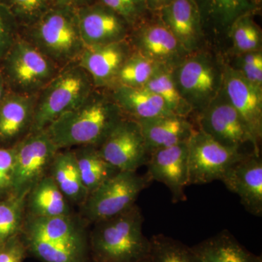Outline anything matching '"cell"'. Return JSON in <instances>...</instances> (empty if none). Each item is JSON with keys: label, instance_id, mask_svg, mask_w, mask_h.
<instances>
[{"label": "cell", "instance_id": "obj_44", "mask_svg": "<svg viewBox=\"0 0 262 262\" xmlns=\"http://www.w3.org/2000/svg\"><path fill=\"white\" fill-rule=\"evenodd\" d=\"M139 262H149V258H146V259L142 260V261H140Z\"/></svg>", "mask_w": 262, "mask_h": 262}, {"label": "cell", "instance_id": "obj_17", "mask_svg": "<svg viewBox=\"0 0 262 262\" xmlns=\"http://www.w3.org/2000/svg\"><path fill=\"white\" fill-rule=\"evenodd\" d=\"M221 182L237 194L245 209L262 215V160L260 152L250 153L226 172Z\"/></svg>", "mask_w": 262, "mask_h": 262}, {"label": "cell", "instance_id": "obj_39", "mask_svg": "<svg viewBox=\"0 0 262 262\" xmlns=\"http://www.w3.org/2000/svg\"><path fill=\"white\" fill-rule=\"evenodd\" d=\"M27 254V246L20 234L0 244V262H23Z\"/></svg>", "mask_w": 262, "mask_h": 262}, {"label": "cell", "instance_id": "obj_29", "mask_svg": "<svg viewBox=\"0 0 262 262\" xmlns=\"http://www.w3.org/2000/svg\"><path fill=\"white\" fill-rule=\"evenodd\" d=\"M149 239V262H203L192 247L177 239L163 234Z\"/></svg>", "mask_w": 262, "mask_h": 262}, {"label": "cell", "instance_id": "obj_24", "mask_svg": "<svg viewBox=\"0 0 262 262\" xmlns=\"http://www.w3.org/2000/svg\"><path fill=\"white\" fill-rule=\"evenodd\" d=\"M192 248L203 262H262L226 229Z\"/></svg>", "mask_w": 262, "mask_h": 262}, {"label": "cell", "instance_id": "obj_42", "mask_svg": "<svg viewBox=\"0 0 262 262\" xmlns=\"http://www.w3.org/2000/svg\"><path fill=\"white\" fill-rule=\"evenodd\" d=\"M8 93L6 84H5L4 77L2 73L1 69H0V102L5 97V95Z\"/></svg>", "mask_w": 262, "mask_h": 262}, {"label": "cell", "instance_id": "obj_20", "mask_svg": "<svg viewBox=\"0 0 262 262\" xmlns=\"http://www.w3.org/2000/svg\"><path fill=\"white\" fill-rule=\"evenodd\" d=\"M20 234L25 239L51 243L64 242L89 236L83 221L78 220L72 213L51 217L29 215L24 221Z\"/></svg>", "mask_w": 262, "mask_h": 262}, {"label": "cell", "instance_id": "obj_4", "mask_svg": "<svg viewBox=\"0 0 262 262\" xmlns=\"http://www.w3.org/2000/svg\"><path fill=\"white\" fill-rule=\"evenodd\" d=\"M94 89L91 77L77 62L61 68L37 94L31 133L46 130L63 114L78 106Z\"/></svg>", "mask_w": 262, "mask_h": 262}, {"label": "cell", "instance_id": "obj_40", "mask_svg": "<svg viewBox=\"0 0 262 262\" xmlns=\"http://www.w3.org/2000/svg\"><path fill=\"white\" fill-rule=\"evenodd\" d=\"M53 2L54 6L64 7L77 10L92 4L96 0H53Z\"/></svg>", "mask_w": 262, "mask_h": 262}, {"label": "cell", "instance_id": "obj_23", "mask_svg": "<svg viewBox=\"0 0 262 262\" xmlns=\"http://www.w3.org/2000/svg\"><path fill=\"white\" fill-rule=\"evenodd\" d=\"M48 175L51 176L66 199L72 204L82 206L89 193L82 184L80 171L72 149L57 151Z\"/></svg>", "mask_w": 262, "mask_h": 262}, {"label": "cell", "instance_id": "obj_32", "mask_svg": "<svg viewBox=\"0 0 262 262\" xmlns=\"http://www.w3.org/2000/svg\"><path fill=\"white\" fill-rule=\"evenodd\" d=\"M234 47L239 53L259 51L261 35L260 29L253 21L251 13L236 19L230 27Z\"/></svg>", "mask_w": 262, "mask_h": 262}, {"label": "cell", "instance_id": "obj_25", "mask_svg": "<svg viewBox=\"0 0 262 262\" xmlns=\"http://www.w3.org/2000/svg\"><path fill=\"white\" fill-rule=\"evenodd\" d=\"M29 215L51 217L72 214L70 203L51 176H46L31 189L26 200Z\"/></svg>", "mask_w": 262, "mask_h": 262}, {"label": "cell", "instance_id": "obj_22", "mask_svg": "<svg viewBox=\"0 0 262 262\" xmlns=\"http://www.w3.org/2000/svg\"><path fill=\"white\" fill-rule=\"evenodd\" d=\"M110 94L124 116L135 121L176 115L160 96L145 88L117 85L110 90Z\"/></svg>", "mask_w": 262, "mask_h": 262}, {"label": "cell", "instance_id": "obj_28", "mask_svg": "<svg viewBox=\"0 0 262 262\" xmlns=\"http://www.w3.org/2000/svg\"><path fill=\"white\" fill-rule=\"evenodd\" d=\"M172 70V67L160 66L143 88L160 96L174 115L187 117L192 111V108L177 89Z\"/></svg>", "mask_w": 262, "mask_h": 262}, {"label": "cell", "instance_id": "obj_27", "mask_svg": "<svg viewBox=\"0 0 262 262\" xmlns=\"http://www.w3.org/2000/svg\"><path fill=\"white\" fill-rule=\"evenodd\" d=\"M72 151L82 184L89 194L120 172L103 158L96 146H79Z\"/></svg>", "mask_w": 262, "mask_h": 262}, {"label": "cell", "instance_id": "obj_11", "mask_svg": "<svg viewBox=\"0 0 262 262\" xmlns=\"http://www.w3.org/2000/svg\"><path fill=\"white\" fill-rule=\"evenodd\" d=\"M98 149L103 158L119 171H137L149 158L139 123L126 117Z\"/></svg>", "mask_w": 262, "mask_h": 262}, {"label": "cell", "instance_id": "obj_1", "mask_svg": "<svg viewBox=\"0 0 262 262\" xmlns=\"http://www.w3.org/2000/svg\"><path fill=\"white\" fill-rule=\"evenodd\" d=\"M125 117L106 90L95 89L78 106L46 129L58 149L98 147Z\"/></svg>", "mask_w": 262, "mask_h": 262}, {"label": "cell", "instance_id": "obj_26", "mask_svg": "<svg viewBox=\"0 0 262 262\" xmlns=\"http://www.w3.org/2000/svg\"><path fill=\"white\" fill-rule=\"evenodd\" d=\"M23 239L28 254L42 262H90L89 236L57 243Z\"/></svg>", "mask_w": 262, "mask_h": 262}, {"label": "cell", "instance_id": "obj_38", "mask_svg": "<svg viewBox=\"0 0 262 262\" xmlns=\"http://www.w3.org/2000/svg\"><path fill=\"white\" fill-rule=\"evenodd\" d=\"M239 73L253 85L262 89L261 52L241 53L239 61Z\"/></svg>", "mask_w": 262, "mask_h": 262}, {"label": "cell", "instance_id": "obj_3", "mask_svg": "<svg viewBox=\"0 0 262 262\" xmlns=\"http://www.w3.org/2000/svg\"><path fill=\"white\" fill-rule=\"evenodd\" d=\"M20 34L60 68L77 62L84 48L77 10L72 8L53 6Z\"/></svg>", "mask_w": 262, "mask_h": 262}, {"label": "cell", "instance_id": "obj_8", "mask_svg": "<svg viewBox=\"0 0 262 262\" xmlns=\"http://www.w3.org/2000/svg\"><path fill=\"white\" fill-rule=\"evenodd\" d=\"M14 147L15 171L11 194L27 198L31 189L48 175L59 149L46 130L31 133Z\"/></svg>", "mask_w": 262, "mask_h": 262}, {"label": "cell", "instance_id": "obj_41", "mask_svg": "<svg viewBox=\"0 0 262 262\" xmlns=\"http://www.w3.org/2000/svg\"><path fill=\"white\" fill-rule=\"evenodd\" d=\"M171 1L172 0H145L148 9L153 11H158Z\"/></svg>", "mask_w": 262, "mask_h": 262}, {"label": "cell", "instance_id": "obj_9", "mask_svg": "<svg viewBox=\"0 0 262 262\" xmlns=\"http://www.w3.org/2000/svg\"><path fill=\"white\" fill-rule=\"evenodd\" d=\"M172 71L174 82L183 98L200 113L220 92L222 75L206 55L188 57Z\"/></svg>", "mask_w": 262, "mask_h": 262}, {"label": "cell", "instance_id": "obj_37", "mask_svg": "<svg viewBox=\"0 0 262 262\" xmlns=\"http://www.w3.org/2000/svg\"><path fill=\"white\" fill-rule=\"evenodd\" d=\"M15 149L0 146V198L12 194L14 178Z\"/></svg>", "mask_w": 262, "mask_h": 262}, {"label": "cell", "instance_id": "obj_16", "mask_svg": "<svg viewBox=\"0 0 262 262\" xmlns=\"http://www.w3.org/2000/svg\"><path fill=\"white\" fill-rule=\"evenodd\" d=\"M222 87L258 144L262 136V89L232 67H227L222 75Z\"/></svg>", "mask_w": 262, "mask_h": 262}, {"label": "cell", "instance_id": "obj_35", "mask_svg": "<svg viewBox=\"0 0 262 262\" xmlns=\"http://www.w3.org/2000/svg\"><path fill=\"white\" fill-rule=\"evenodd\" d=\"M113 10L130 26L131 29L146 18L148 9L145 0H96Z\"/></svg>", "mask_w": 262, "mask_h": 262}, {"label": "cell", "instance_id": "obj_34", "mask_svg": "<svg viewBox=\"0 0 262 262\" xmlns=\"http://www.w3.org/2000/svg\"><path fill=\"white\" fill-rule=\"evenodd\" d=\"M202 2L212 18L229 27L239 16L251 13L256 8L248 0H202Z\"/></svg>", "mask_w": 262, "mask_h": 262}, {"label": "cell", "instance_id": "obj_18", "mask_svg": "<svg viewBox=\"0 0 262 262\" xmlns=\"http://www.w3.org/2000/svg\"><path fill=\"white\" fill-rule=\"evenodd\" d=\"M37 97L7 93L0 102V146H15L30 134Z\"/></svg>", "mask_w": 262, "mask_h": 262}, {"label": "cell", "instance_id": "obj_13", "mask_svg": "<svg viewBox=\"0 0 262 262\" xmlns=\"http://www.w3.org/2000/svg\"><path fill=\"white\" fill-rule=\"evenodd\" d=\"M77 13L84 47L121 42L130 36L131 28L126 21L97 1L80 8Z\"/></svg>", "mask_w": 262, "mask_h": 262}, {"label": "cell", "instance_id": "obj_33", "mask_svg": "<svg viewBox=\"0 0 262 262\" xmlns=\"http://www.w3.org/2000/svg\"><path fill=\"white\" fill-rule=\"evenodd\" d=\"M15 17L20 29L37 22L53 5V0H0Z\"/></svg>", "mask_w": 262, "mask_h": 262}, {"label": "cell", "instance_id": "obj_36", "mask_svg": "<svg viewBox=\"0 0 262 262\" xmlns=\"http://www.w3.org/2000/svg\"><path fill=\"white\" fill-rule=\"evenodd\" d=\"M20 32L15 17L0 3V61L20 37Z\"/></svg>", "mask_w": 262, "mask_h": 262}, {"label": "cell", "instance_id": "obj_5", "mask_svg": "<svg viewBox=\"0 0 262 262\" xmlns=\"http://www.w3.org/2000/svg\"><path fill=\"white\" fill-rule=\"evenodd\" d=\"M8 92L37 95L61 68L21 37L0 61Z\"/></svg>", "mask_w": 262, "mask_h": 262}, {"label": "cell", "instance_id": "obj_6", "mask_svg": "<svg viewBox=\"0 0 262 262\" xmlns=\"http://www.w3.org/2000/svg\"><path fill=\"white\" fill-rule=\"evenodd\" d=\"M151 182L147 173L141 176L137 171L118 172L90 193L80 206L84 222L95 224L130 209Z\"/></svg>", "mask_w": 262, "mask_h": 262}, {"label": "cell", "instance_id": "obj_14", "mask_svg": "<svg viewBox=\"0 0 262 262\" xmlns=\"http://www.w3.org/2000/svg\"><path fill=\"white\" fill-rule=\"evenodd\" d=\"M187 142L157 150L149 155L146 164V173L151 180L163 183L168 188L173 202L187 198L184 189L189 186Z\"/></svg>", "mask_w": 262, "mask_h": 262}, {"label": "cell", "instance_id": "obj_30", "mask_svg": "<svg viewBox=\"0 0 262 262\" xmlns=\"http://www.w3.org/2000/svg\"><path fill=\"white\" fill-rule=\"evenodd\" d=\"M160 66L139 52L133 51L119 71L115 86L144 87Z\"/></svg>", "mask_w": 262, "mask_h": 262}, {"label": "cell", "instance_id": "obj_15", "mask_svg": "<svg viewBox=\"0 0 262 262\" xmlns=\"http://www.w3.org/2000/svg\"><path fill=\"white\" fill-rule=\"evenodd\" d=\"M133 52L126 40L85 46L77 63L91 77L96 89L111 90L116 85L119 71Z\"/></svg>", "mask_w": 262, "mask_h": 262}, {"label": "cell", "instance_id": "obj_19", "mask_svg": "<svg viewBox=\"0 0 262 262\" xmlns=\"http://www.w3.org/2000/svg\"><path fill=\"white\" fill-rule=\"evenodd\" d=\"M158 12L185 51H195L201 37V11L196 0H172Z\"/></svg>", "mask_w": 262, "mask_h": 262}, {"label": "cell", "instance_id": "obj_10", "mask_svg": "<svg viewBox=\"0 0 262 262\" xmlns=\"http://www.w3.org/2000/svg\"><path fill=\"white\" fill-rule=\"evenodd\" d=\"M199 130L222 145L244 149L250 144L257 151L259 144L248 130L239 113L229 102L222 87L215 97L200 113Z\"/></svg>", "mask_w": 262, "mask_h": 262}, {"label": "cell", "instance_id": "obj_12", "mask_svg": "<svg viewBox=\"0 0 262 262\" xmlns=\"http://www.w3.org/2000/svg\"><path fill=\"white\" fill-rule=\"evenodd\" d=\"M131 30L135 51L160 65L173 68L187 53L160 18L151 20L145 18Z\"/></svg>", "mask_w": 262, "mask_h": 262}, {"label": "cell", "instance_id": "obj_2", "mask_svg": "<svg viewBox=\"0 0 262 262\" xmlns=\"http://www.w3.org/2000/svg\"><path fill=\"white\" fill-rule=\"evenodd\" d=\"M139 207L94 224L89 234L90 262H139L149 257L150 239L143 232Z\"/></svg>", "mask_w": 262, "mask_h": 262}, {"label": "cell", "instance_id": "obj_7", "mask_svg": "<svg viewBox=\"0 0 262 262\" xmlns=\"http://www.w3.org/2000/svg\"><path fill=\"white\" fill-rule=\"evenodd\" d=\"M187 144L189 185L222 180L234 164L253 152L222 145L201 130L193 132Z\"/></svg>", "mask_w": 262, "mask_h": 262}, {"label": "cell", "instance_id": "obj_31", "mask_svg": "<svg viewBox=\"0 0 262 262\" xmlns=\"http://www.w3.org/2000/svg\"><path fill=\"white\" fill-rule=\"evenodd\" d=\"M26 200L14 194L0 198V244L21 232Z\"/></svg>", "mask_w": 262, "mask_h": 262}, {"label": "cell", "instance_id": "obj_43", "mask_svg": "<svg viewBox=\"0 0 262 262\" xmlns=\"http://www.w3.org/2000/svg\"><path fill=\"white\" fill-rule=\"evenodd\" d=\"M248 1L250 2V3H251L254 7L257 6L258 4H259L260 1L261 0H248Z\"/></svg>", "mask_w": 262, "mask_h": 262}, {"label": "cell", "instance_id": "obj_21", "mask_svg": "<svg viewBox=\"0 0 262 262\" xmlns=\"http://www.w3.org/2000/svg\"><path fill=\"white\" fill-rule=\"evenodd\" d=\"M140 126L149 155L158 149L187 142L195 129L186 117L165 115L136 121Z\"/></svg>", "mask_w": 262, "mask_h": 262}]
</instances>
